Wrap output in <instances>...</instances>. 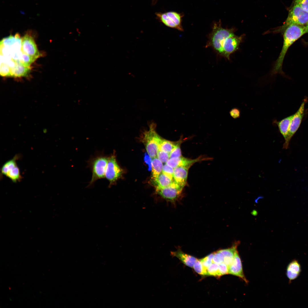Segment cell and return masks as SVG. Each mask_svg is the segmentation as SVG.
Segmentation results:
<instances>
[{
	"instance_id": "obj_1",
	"label": "cell",
	"mask_w": 308,
	"mask_h": 308,
	"mask_svg": "<svg viewBox=\"0 0 308 308\" xmlns=\"http://www.w3.org/2000/svg\"><path fill=\"white\" fill-rule=\"evenodd\" d=\"M283 32V45L273 70L274 74L282 72L283 60L288 48L295 42L306 33L305 26L295 24L288 26Z\"/></svg>"
},
{
	"instance_id": "obj_2",
	"label": "cell",
	"mask_w": 308,
	"mask_h": 308,
	"mask_svg": "<svg viewBox=\"0 0 308 308\" xmlns=\"http://www.w3.org/2000/svg\"><path fill=\"white\" fill-rule=\"evenodd\" d=\"M234 28L226 29L222 27L220 21L214 23L210 35L209 45L221 55L223 45L228 37L235 35Z\"/></svg>"
},
{
	"instance_id": "obj_3",
	"label": "cell",
	"mask_w": 308,
	"mask_h": 308,
	"mask_svg": "<svg viewBox=\"0 0 308 308\" xmlns=\"http://www.w3.org/2000/svg\"><path fill=\"white\" fill-rule=\"evenodd\" d=\"M108 159L109 156L102 153L95 155L88 160V165L91 170L92 175L88 187L92 186L97 180L105 178Z\"/></svg>"
},
{
	"instance_id": "obj_4",
	"label": "cell",
	"mask_w": 308,
	"mask_h": 308,
	"mask_svg": "<svg viewBox=\"0 0 308 308\" xmlns=\"http://www.w3.org/2000/svg\"><path fill=\"white\" fill-rule=\"evenodd\" d=\"M308 22V12L298 5L294 4L289 11L287 17L282 25L275 32H283L288 26L293 24L306 25Z\"/></svg>"
},
{
	"instance_id": "obj_5",
	"label": "cell",
	"mask_w": 308,
	"mask_h": 308,
	"mask_svg": "<svg viewBox=\"0 0 308 308\" xmlns=\"http://www.w3.org/2000/svg\"><path fill=\"white\" fill-rule=\"evenodd\" d=\"M155 128V124H151L149 130L144 132L143 138L147 152L152 159L157 157L159 143L162 139L157 133Z\"/></svg>"
},
{
	"instance_id": "obj_6",
	"label": "cell",
	"mask_w": 308,
	"mask_h": 308,
	"mask_svg": "<svg viewBox=\"0 0 308 308\" xmlns=\"http://www.w3.org/2000/svg\"><path fill=\"white\" fill-rule=\"evenodd\" d=\"M307 99H304L299 109L294 114L293 117L291 121L288 134L283 145V148L287 149L289 147L290 141L298 130L301 124L304 115L305 106L307 101Z\"/></svg>"
},
{
	"instance_id": "obj_7",
	"label": "cell",
	"mask_w": 308,
	"mask_h": 308,
	"mask_svg": "<svg viewBox=\"0 0 308 308\" xmlns=\"http://www.w3.org/2000/svg\"><path fill=\"white\" fill-rule=\"evenodd\" d=\"M155 15L157 19L167 27L180 31L183 30L181 25L183 15L181 14L169 11L164 13L157 12Z\"/></svg>"
},
{
	"instance_id": "obj_8",
	"label": "cell",
	"mask_w": 308,
	"mask_h": 308,
	"mask_svg": "<svg viewBox=\"0 0 308 308\" xmlns=\"http://www.w3.org/2000/svg\"><path fill=\"white\" fill-rule=\"evenodd\" d=\"M122 170L119 165L114 154L109 156L105 178L109 182V187L115 183L120 177Z\"/></svg>"
},
{
	"instance_id": "obj_9",
	"label": "cell",
	"mask_w": 308,
	"mask_h": 308,
	"mask_svg": "<svg viewBox=\"0 0 308 308\" xmlns=\"http://www.w3.org/2000/svg\"><path fill=\"white\" fill-rule=\"evenodd\" d=\"M18 157V155H15L13 159L5 163L1 169L2 174L10 179L14 183L20 181L21 179L16 163Z\"/></svg>"
},
{
	"instance_id": "obj_10",
	"label": "cell",
	"mask_w": 308,
	"mask_h": 308,
	"mask_svg": "<svg viewBox=\"0 0 308 308\" xmlns=\"http://www.w3.org/2000/svg\"><path fill=\"white\" fill-rule=\"evenodd\" d=\"M21 50L23 53L36 59L41 55L34 39L28 34L22 38Z\"/></svg>"
},
{
	"instance_id": "obj_11",
	"label": "cell",
	"mask_w": 308,
	"mask_h": 308,
	"mask_svg": "<svg viewBox=\"0 0 308 308\" xmlns=\"http://www.w3.org/2000/svg\"><path fill=\"white\" fill-rule=\"evenodd\" d=\"M183 188L174 181L168 187L156 190L163 198L168 201L174 202L179 196Z\"/></svg>"
},
{
	"instance_id": "obj_12",
	"label": "cell",
	"mask_w": 308,
	"mask_h": 308,
	"mask_svg": "<svg viewBox=\"0 0 308 308\" xmlns=\"http://www.w3.org/2000/svg\"><path fill=\"white\" fill-rule=\"evenodd\" d=\"M242 37L235 35L228 37L223 45L221 55L229 58L230 55L238 48Z\"/></svg>"
},
{
	"instance_id": "obj_13",
	"label": "cell",
	"mask_w": 308,
	"mask_h": 308,
	"mask_svg": "<svg viewBox=\"0 0 308 308\" xmlns=\"http://www.w3.org/2000/svg\"><path fill=\"white\" fill-rule=\"evenodd\" d=\"M205 159H204L201 157L191 159L181 156L178 157L170 158L166 163L174 169L178 167H183L189 168L195 163Z\"/></svg>"
},
{
	"instance_id": "obj_14",
	"label": "cell",
	"mask_w": 308,
	"mask_h": 308,
	"mask_svg": "<svg viewBox=\"0 0 308 308\" xmlns=\"http://www.w3.org/2000/svg\"><path fill=\"white\" fill-rule=\"evenodd\" d=\"M228 273L239 277L246 283L248 282L244 275L241 260L237 251L233 261L228 266Z\"/></svg>"
},
{
	"instance_id": "obj_15",
	"label": "cell",
	"mask_w": 308,
	"mask_h": 308,
	"mask_svg": "<svg viewBox=\"0 0 308 308\" xmlns=\"http://www.w3.org/2000/svg\"><path fill=\"white\" fill-rule=\"evenodd\" d=\"M189 169L183 167H178L174 169V181L183 188L187 183Z\"/></svg>"
},
{
	"instance_id": "obj_16",
	"label": "cell",
	"mask_w": 308,
	"mask_h": 308,
	"mask_svg": "<svg viewBox=\"0 0 308 308\" xmlns=\"http://www.w3.org/2000/svg\"><path fill=\"white\" fill-rule=\"evenodd\" d=\"M301 271V266L296 260H292L288 264L286 270L287 276L289 282L296 279Z\"/></svg>"
},
{
	"instance_id": "obj_17",
	"label": "cell",
	"mask_w": 308,
	"mask_h": 308,
	"mask_svg": "<svg viewBox=\"0 0 308 308\" xmlns=\"http://www.w3.org/2000/svg\"><path fill=\"white\" fill-rule=\"evenodd\" d=\"M171 255L173 257H177L185 264L190 267H193L198 260L193 256L184 253L180 249L175 252H171Z\"/></svg>"
},
{
	"instance_id": "obj_18",
	"label": "cell",
	"mask_w": 308,
	"mask_h": 308,
	"mask_svg": "<svg viewBox=\"0 0 308 308\" xmlns=\"http://www.w3.org/2000/svg\"><path fill=\"white\" fill-rule=\"evenodd\" d=\"M294 114L277 121L274 120L273 123L277 127L280 132L285 140L287 136L290 125Z\"/></svg>"
},
{
	"instance_id": "obj_19",
	"label": "cell",
	"mask_w": 308,
	"mask_h": 308,
	"mask_svg": "<svg viewBox=\"0 0 308 308\" xmlns=\"http://www.w3.org/2000/svg\"><path fill=\"white\" fill-rule=\"evenodd\" d=\"M30 71V67L26 66L19 62H15L14 66L11 69L10 76L14 77L25 76Z\"/></svg>"
},
{
	"instance_id": "obj_20",
	"label": "cell",
	"mask_w": 308,
	"mask_h": 308,
	"mask_svg": "<svg viewBox=\"0 0 308 308\" xmlns=\"http://www.w3.org/2000/svg\"><path fill=\"white\" fill-rule=\"evenodd\" d=\"M238 244V242H236L230 248L220 250L218 251L223 255V262L228 266L233 261L235 253L237 251V248Z\"/></svg>"
},
{
	"instance_id": "obj_21",
	"label": "cell",
	"mask_w": 308,
	"mask_h": 308,
	"mask_svg": "<svg viewBox=\"0 0 308 308\" xmlns=\"http://www.w3.org/2000/svg\"><path fill=\"white\" fill-rule=\"evenodd\" d=\"M174 181V179L162 172L155 181L156 185V190L168 187Z\"/></svg>"
},
{
	"instance_id": "obj_22",
	"label": "cell",
	"mask_w": 308,
	"mask_h": 308,
	"mask_svg": "<svg viewBox=\"0 0 308 308\" xmlns=\"http://www.w3.org/2000/svg\"><path fill=\"white\" fill-rule=\"evenodd\" d=\"M151 170L152 177L155 181L158 176L162 172V163L157 157L152 159Z\"/></svg>"
},
{
	"instance_id": "obj_23",
	"label": "cell",
	"mask_w": 308,
	"mask_h": 308,
	"mask_svg": "<svg viewBox=\"0 0 308 308\" xmlns=\"http://www.w3.org/2000/svg\"><path fill=\"white\" fill-rule=\"evenodd\" d=\"M177 141L173 142L162 139L160 143L159 150H160L170 154L175 147Z\"/></svg>"
},
{
	"instance_id": "obj_24",
	"label": "cell",
	"mask_w": 308,
	"mask_h": 308,
	"mask_svg": "<svg viewBox=\"0 0 308 308\" xmlns=\"http://www.w3.org/2000/svg\"><path fill=\"white\" fill-rule=\"evenodd\" d=\"M183 139L182 137H181L180 139L177 141L175 147L170 154V158L178 157L182 156L180 145L183 141Z\"/></svg>"
},
{
	"instance_id": "obj_25",
	"label": "cell",
	"mask_w": 308,
	"mask_h": 308,
	"mask_svg": "<svg viewBox=\"0 0 308 308\" xmlns=\"http://www.w3.org/2000/svg\"><path fill=\"white\" fill-rule=\"evenodd\" d=\"M193 268L196 272L199 274L207 275V269L203 266L200 260H197L195 263Z\"/></svg>"
},
{
	"instance_id": "obj_26",
	"label": "cell",
	"mask_w": 308,
	"mask_h": 308,
	"mask_svg": "<svg viewBox=\"0 0 308 308\" xmlns=\"http://www.w3.org/2000/svg\"><path fill=\"white\" fill-rule=\"evenodd\" d=\"M218 268L219 264L212 263L207 268L208 275L220 277Z\"/></svg>"
},
{
	"instance_id": "obj_27",
	"label": "cell",
	"mask_w": 308,
	"mask_h": 308,
	"mask_svg": "<svg viewBox=\"0 0 308 308\" xmlns=\"http://www.w3.org/2000/svg\"><path fill=\"white\" fill-rule=\"evenodd\" d=\"M213 256L214 253H212L200 260L203 266L206 269H207L212 263Z\"/></svg>"
},
{
	"instance_id": "obj_28",
	"label": "cell",
	"mask_w": 308,
	"mask_h": 308,
	"mask_svg": "<svg viewBox=\"0 0 308 308\" xmlns=\"http://www.w3.org/2000/svg\"><path fill=\"white\" fill-rule=\"evenodd\" d=\"M157 157L162 163H166L170 158V154L163 151L159 150Z\"/></svg>"
},
{
	"instance_id": "obj_29",
	"label": "cell",
	"mask_w": 308,
	"mask_h": 308,
	"mask_svg": "<svg viewBox=\"0 0 308 308\" xmlns=\"http://www.w3.org/2000/svg\"><path fill=\"white\" fill-rule=\"evenodd\" d=\"M174 171V168L166 163L163 165L162 172L174 180L173 178Z\"/></svg>"
},
{
	"instance_id": "obj_30",
	"label": "cell",
	"mask_w": 308,
	"mask_h": 308,
	"mask_svg": "<svg viewBox=\"0 0 308 308\" xmlns=\"http://www.w3.org/2000/svg\"><path fill=\"white\" fill-rule=\"evenodd\" d=\"M224 256L223 254L218 251L214 253L212 259V263L220 264L223 262Z\"/></svg>"
},
{
	"instance_id": "obj_31",
	"label": "cell",
	"mask_w": 308,
	"mask_h": 308,
	"mask_svg": "<svg viewBox=\"0 0 308 308\" xmlns=\"http://www.w3.org/2000/svg\"><path fill=\"white\" fill-rule=\"evenodd\" d=\"M294 4L299 6L304 10L308 12V0H293Z\"/></svg>"
},
{
	"instance_id": "obj_32",
	"label": "cell",
	"mask_w": 308,
	"mask_h": 308,
	"mask_svg": "<svg viewBox=\"0 0 308 308\" xmlns=\"http://www.w3.org/2000/svg\"><path fill=\"white\" fill-rule=\"evenodd\" d=\"M218 269L220 276L228 273V266L224 262L219 264Z\"/></svg>"
},
{
	"instance_id": "obj_33",
	"label": "cell",
	"mask_w": 308,
	"mask_h": 308,
	"mask_svg": "<svg viewBox=\"0 0 308 308\" xmlns=\"http://www.w3.org/2000/svg\"><path fill=\"white\" fill-rule=\"evenodd\" d=\"M230 116L234 119H236L239 117L240 116V110L236 108H234L230 112Z\"/></svg>"
},
{
	"instance_id": "obj_34",
	"label": "cell",
	"mask_w": 308,
	"mask_h": 308,
	"mask_svg": "<svg viewBox=\"0 0 308 308\" xmlns=\"http://www.w3.org/2000/svg\"><path fill=\"white\" fill-rule=\"evenodd\" d=\"M152 158L150 157V156L146 154L144 156V161L146 162V163L148 165L149 167V169L150 170L151 169V165H152V160H151Z\"/></svg>"
},
{
	"instance_id": "obj_35",
	"label": "cell",
	"mask_w": 308,
	"mask_h": 308,
	"mask_svg": "<svg viewBox=\"0 0 308 308\" xmlns=\"http://www.w3.org/2000/svg\"><path fill=\"white\" fill-rule=\"evenodd\" d=\"M305 26L306 29V33H308V22L306 25Z\"/></svg>"
},
{
	"instance_id": "obj_36",
	"label": "cell",
	"mask_w": 308,
	"mask_h": 308,
	"mask_svg": "<svg viewBox=\"0 0 308 308\" xmlns=\"http://www.w3.org/2000/svg\"><path fill=\"white\" fill-rule=\"evenodd\" d=\"M157 0H152V4L153 5H155L156 4L157 2Z\"/></svg>"
},
{
	"instance_id": "obj_37",
	"label": "cell",
	"mask_w": 308,
	"mask_h": 308,
	"mask_svg": "<svg viewBox=\"0 0 308 308\" xmlns=\"http://www.w3.org/2000/svg\"><path fill=\"white\" fill-rule=\"evenodd\" d=\"M306 44H307V45H308V41L307 42H306Z\"/></svg>"
}]
</instances>
